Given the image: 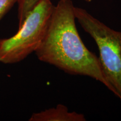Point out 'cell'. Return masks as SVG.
Returning <instances> with one entry per match:
<instances>
[{
  "mask_svg": "<svg viewBox=\"0 0 121 121\" xmlns=\"http://www.w3.org/2000/svg\"><path fill=\"white\" fill-rule=\"evenodd\" d=\"M75 20L73 2L60 0L54 6L44 37L35 51L38 58L67 73L94 78L112 91L99 58L83 43Z\"/></svg>",
  "mask_w": 121,
  "mask_h": 121,
  "instance_id": "1",
  "label": "cell"
},
{
  "mask_svg": "<svg viewBox=\"0 0 121 121\" xmlns=\"http://www.w3.org/2000/svg\"><path fill=\"white\" fill-rule=\"evenodd\" d=\"M75 15L97 45L104 75L112 92L121 101V31L109 28L82 8L75 6Z\"/></svg>",
  "mask_w": 121,
  "mask_h": 121,
  "instance_id": "2",
  "label": "cell"
},
{
  "mask_svg": "<svg viewBox=\"0 0 121 121\" xmlns=\"http://www.w3.org/2000/svg\"><path fill=\"white\" fill-rule=\"evenodd\" d=\"M54 6L51 0H41L14 35L0 39V62H19L35 52L44 37Z\"/></svg>",
  "mask_w": 121,
  "mask_h": 121,
  "instance_id": "3",
  "label": "cell"
},
{
  "mask_svg": "<svg viewBox=\"0 0 121 121\" xmlns=\"http://www.w3.org/2000/svg\"><path fill=\"white\" fill-rule=\"evenodd\" d=\"M83 114L69 112L66 106L58 104L57 107L31 115L29 121H85Z\"/></svg>",
  "mask_w": 121,
  "mask_h": 121,
  "instance_id": "4",
  "label": "cell"
},
{
  "mask_svg": "<svg viewBox=\"0 0 121 121\" xmlns=\"http://www.w3.org/2000/svg\"><path fill=\"white\" fill-rule=\"evenodd\" d=\"M41 0H19L18 1L17 17L19 20V24H18L19 28L22 26L28 13Z\"/></svg>",
  "mask_w": 121,
  "mask_h": 121,
  "instance_id": "5",
  "label": "cell"
},
{
  "mask_svg": "<svg viewBox=\"0 0 121 121\" xmlns=\"http://www.w3.org/2000/svg\"><path fill=\"white\" fill-rule=\"evenodd\" d=\"M19 0H0V20Z\"/></svg>",
  "mask_w": 121,
  "mask_h": 121,
  "instance_id": "6",
  "label": "cell"
},
{
  "mask_svg": "<svg viewBox=\"0 0 121 121\" xmlns=\"http://www.w3.org/2000/svg\"><path fill=\"white\" fill-rule=\"evenodd\" d=\"M84 1H85V2H92L93 0H84Z\"/></svg>",
  "mask_w": 121,
  "mask_h": 121,
  "instance_id": "7",
  "label": "cell"
}]
</instances>
